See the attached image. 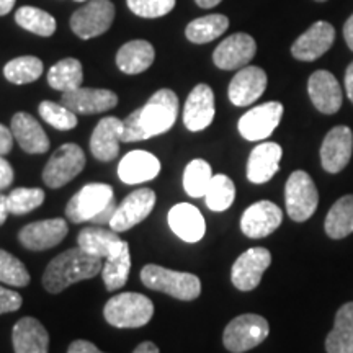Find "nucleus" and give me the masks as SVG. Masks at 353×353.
I'll return each instance as SVG.
<instances>
[{"instance_id":"obj_28","label":"nucleus","mask_w":353,"mask_h":353,"mask_svg":"<svg viewBox=\"0 0 353 353\" xmlns=\"http://www.w3.org/2000/svg\"><path fill=\"white\" fill-rule=\"evenodd\" d=\"M13 138L28 154H44L50 149V138L30 113L19 112L12 118Z\"/></svg>"},{"instance_id":"obj_7","label":"nucleus","mask_w":353,"mask_h":353,"mask_svg":"<svg viewBox=\"0 0 353 353\" xmlns=\"http://www.w3.org/2000/svg\"><path fill=\"white\" fill-rule=\"evenodd\" d=\"M286 213L296 223L307 221L316 213L319 205V193L316 183L304 170H296L290 175L285 187Z\"/></svg>"},{"instance_id":"obj_26","label":"nucleus","mask_w":353,"mask_h":353,"mask_svg":"<svg viewBox=\"0 0 353 353\" xmlns=\"http://www.w3.org/2000/svg\"><path fill=\"white\" fill-rule=\"evenodd\" d=\"M283 156L280 144L262 143L252 149L247 161V179L252 183H267L280 170Z\"/></svg>"},{"instance_id":"obj_2","label":"nucleus","mask_w":353,"mask_h":353,"mask_svg":"<svg viewBox=\"0 0 353 353\" xmlns=\"http://www.w3.org/2000/svg\"><path fill=\"white\" fill-rule=\"evenodd\" d=\"M101 268H103L101 259L87 254L77 245L56 255L48 263L46 270L43 273V286L48 293H61L70 285L90 280V278L99 275Z\"/></svg>"},{"instance_id":"obj_4","label":"nucleus","mask_w":353,"mask_h":353,"mask_svg":"<svg viewBox=\"0 0 353 353\" xmlns=\"http://www.w3.org/2000/svg\"><path fill=\"white\" fill-rule=\"evenodd\" d=\"M152 316V301L141 293L114 294L103 307L105 321L117 329L144 327Z\"/></svg>"},{"instance_id":"obj_11","label":"nucleus","mask_w":353,"mask_h":353,"mask_svg":"<svg viewBox=\"0 0 353 353\" xmlns=\"http://www.w3.org/2000/svg\"><path fill=\"white\" fill-rule=\"evenodd\" d=\"M272 254L265 247H252L239 255L232 265L231 281L239 291H252L262 281L265 270L270 267Z\"/></svg>"},{"instance_id":"obj_36","label":"nucleus","mask_w":353,"mask_h":353,"mask_svg":"<svg viewBox=\"0 0 353 353\" xmlns=\"http://www.w3.org/2000/svg\"><path fill=\"white\" fill-rule=\"evenodd\" d=\"M15 21L26 32L48 38L56 32V20L51 13L37 7H20L15 13Z\"/></svg>"},{"instance_id":"obj_14","label":"nucleus","mask_w":353,"mask_h":353,"mask_svg":"<svg viewBox=\"0 0 353 353\" xmlns=\"http://www.w3.org/2000/svg\"><path fill=\"white\" fill-rule=\"evenodd\" d=\"M353 152V132L348 126H335L325 134L321 145L322 169L339 174L347 167Z\"/></svg>"},{"instance_id":"obj_47","label":"nucleus","mask_w":353,"mask_h":353,"mask_svg":"<svg viewBox=\"0 0 353 353\" xmlns=\"http://www.w3.org/2000/svg\"><path fill=\"white\" fill-rule=\"evenodd\" d=\"M117 206H118L117 201H113L107 210L101 211V213L97 216L95 219H92V223L97 224V226H105V224H110V221H112L114 211H117Z\"/></svg>"},{"instance_id":"obj_17","label":"nucleus","mask_w":353,"mask_h":353,"mask_svg":"<svg viewBox=\"0 0 353 353\" xmlns=\"http://www.w3.org/2000/svg\"><path fill=\"white\" fill-rule=\"evenodd\" d=\"M61 103L76 114H95L117 107L118 95L107 88L79 87L76 90L64 92Z\"/></svg>"},{"instance_id":"obj_25","label":"nucleus","mask_w":353,"mask_h":353,"mask_svg":"<svg viewBox=\"0 0 353 353\" xmlns=\"http://www.w3.org/2000/svg\"><path fill=\"white\" fill-rule=\"evenodd\" d=\"M161 172V161L148 151H131L120 161L118 176L126 185H139L154 180Z\"/></svg>"},{"instance_id":"obj_41","label":"nucleus","mask_w":353,"mask_h":353,"mask_svg":"<svg viewBox=\"0 0 353 353\" xmlns=\"http://www.w3.org/2000/svg\"><path fill=\"white\" fill-rule=\"evenodd\" d=\"M8 198V210L12 214L21 216L32 213L33 210L39 208L44 201V192L41 188H26L20 187L12 190Z\"/></svg>"},{"instance_id":"obj_43","label":"nucleus","mask_w":353,"mask_h":353,"mask_svg":"<svg viewBox=\"0 0 353 353\" xmlns=\"http://www.w3.org/2000/svg\"><path fill=\"white\" fill-rule=\"evenodd\" d=\"M23 304V299L17 291L0 286V314H7V312L19 311Z\"/></svg>"},{"instance_id":"obj_16","label":"nucleus","mask_w":353,"mask_h":353,"mask_svg":"<svg viewBox=\"0 0 353 353\" xmlns=\"http://www.w3.org/2000/svg\"><path fill=\"white\" fill-rule=\"evenodd\" d=\"M257 52V43L247 33H234L219 43L213 52V61L219 69L234 70L245 68Z\"/></svg>"},{"instance_id":"obj_42","label":"nucleus","mask_w":353,"mask_h":353,"mask_svg":"<svg viewBox=\"0 0 353 353\" xmlns=\"http://www.w3.org/2000/svg\"><path fill=\"white\" fill-rule=\"evenodd\" d=\"M176 0H126L130 10L143 19H159L174 10Z\"/></svg>"},{"instance_id":"obj_20","label":"nucleus","mask_w":353,"mask_h":353,"mask_svg":"<svg viewBox=\"0 0 353 353\" xmlns=\"http://www.w3.org/2000/svg\"><path fill=\"white\" fill-rule=\"evenodd\" d=\"M267 74L257 65H245L229 83V100L236 107H247L257 101L267 88Z\"/></svg>"},{"instance_id":"obj_27","label":"nucleus","mask_w":353,"mask_h":353,"mask_svg":"<svg viewBox=\"0 0 353 353\" xmlns=\"http://www.w3.org/2000/svg\"><path fill=\"white\" fill-rule=\"evenodd\" d=\"M118 234L120 232L113 231V229H105L95 224V226L85 228L79 232L77 245L94 257L108 259L128 245V242L123 241Z\"/></svg>"},{"instance_id":"obj_33","label":"nucleus","mask_w":353,"mask_h":353,"mask_svg":"<svg viewBox=\"0 0 353 353\" xmlns=\"http://www.w3.org/2000/svg\"><path fill=\"white\" fill-rule=\"evenodd\" d=\"M229 26V19L226 15H208L201 17V19H196L190 21L185 28V37H187L188 41L195 44H205L211 43L213 39L219 38L221 34L228 30Z\"/></svg>"},{"instance_id":"obj_37","label":"nucleus","mask_w":353,"mask_h":353,"mask_svg":"<svg viewBox=\"0 0 353 353\" xmlns=\"http://www.w3.org/2000/svg\"><path fill=\"white\" fill-rule=\"evenodd\" d=\"M211 180H213V170L211 165L203 159H195L185 167L183 172V188L188 196L205 198Z\"/></svg>"},{"instance_id":"obj_35","label":"nucleus","mask_w":353,"mask_h":353,"mask_svg":"<svg viewBox=\"0 0 353 353\" xmlns=\"http://www.w3.org/2000/svg\"><path fill=\"white\" fill-rule=\"evenodd\" d=\"M44 64L37 56H20L12 59L3 68V76L15 85H25L38 81L43 76Z\"/></svg>"},{"instance_id":"obj_38","label":"nucleus","mask_w":353,"mask_h":353,"mask_svg":"<svg viewBox=\"0 0 353 353\" xmlns=\"http://www.w3.org/2000/svg\"><path fill=\"white\" fill-rule=\"evenodd\" d=\"M234 198H236V187L232 180L223 174L213 175V180L205 193L206 206L214 213H221L231 208Z\"/></svg>"},{"instance_id":"obj_13","label":"nucleus","mask_w":353,"mask_h":353,"mask_svg":"<svg viewBox=\"0 0 353 353\" xmlns=\"http://www.w3.org/2000/svg\"><path fill=\"white\" fill-rule=\"evenodd\" d=\"M69 226L63 218H52L34 221V223L26 224L19 234L20 244L25 249L33 250V252H41V250L52 249L59 245L68 236Z\"/></svg>"},{"instance_id":"obj_51","label":"nucleus","mask_w":353,"mask_h":353,"mask_svg":"<svg viewBox=\"0 0 353 353\" xmlns=\"http://www.w3.org/2000/svg\"><path fill=\"white\" fill-rule=\"evenodd\" d=\"M8 214H10V210H8V198L6 195H0V226L6 223Z\"/></svg>"},{"instance_id":"obj_5","label":"nucleus","mask_w":353,"mask_h":353,"mask_svg":"<svg viewBox=\"0 0 353 353\" xmlns=\"http://www.w3.org/2000/svg\"><path fill=\"white\" fill-rule=\"evenodd\" d=\"M270 334V325L259 314H241L224 329L223 343L231 353H244L260 345Z\"/></svg>"},{"instance_id":"obj_15","label":"nucleus","mask_w":353,"mask_h":353,"mask_svg":"<svg viewBox=\"0 0 353 353\" xmlns=\"http://www.w3.org/2000/svg\"><path fill=\"white\" fill-rule=\"evenodd\" d=\"M283 211L272 201H257L244 211L241 218V229L250 239H262L280 228Z\"/></svg>"},{"instance_id":"obj_30","label":"nucleus","mask_w":353,"mask_h":353,"mask_svg":"<svg viewBox=\"0 0 353 353\" xmlns=\"http://www.w3.org/2000/svg\"><path fill=\"white\" fill-rule=\"evenodd\" d=\"M327 353H353V303H345L335 314L334 327L325 339Z\"/></svg>"},{"instance_id":"obj_32","label":"nucleus","mask_w":353,"mask_h":353,"mask_svg":"<svg viewBox=\"0 0 353 353\" xmlns=\"http://www.w3.org/2000/svg\"><path fill=\"white\" fill-rule=\"evenodd\" d=\"M83 70L81 61L76 57H65L56 63L48 72V83L51 88L59 92H70L82 87Z\"/></svg>"},{"instance_id":"obj_31","label":"nucleus","mask_w":353,"mask_h":353,"mask_svg":"<svg viewBox=\"0 0 353 353\" xmlns=\"http://www.w3.org/2000/svg\"><path fill=\"white\" fill-rule=\"evenodd\" d=\"M324 229L330 239L350 236L353 232V195H345L334 203L325 218Z\"/></svg>"},{"instance_id":"obj_52","label":"nucleus","mask_w":353,"mask_h":353,"mask_svg":"<svg viewBox=\"0 0 353 353\" xmlns=\"http://www.w3.org/2000/svg\"><path fill=\"white\" fill-rule=\"evenodd\" d=\"M13 6H15V0H0V17L10 13L13 10Z\"/></svg>"},{"instance_id":"obj_39","label":"nucleus","mask_w":353,"mask_h":353,"mask_svg":"<svg viewBox=\"0 0 353 353\" xmlns=\"http://www.w3.org/2000/svg\"><path fill=\"white\" fill-rule=\"evenodd\" d=\"M39 117L43 118L48 125L56 128L59 131H69L77 126V114L65 107L63 103L44 100L38 107Z\"/></svg>"},{"instance_id":"obj_21","label":"nucleus","mask_w":353,"mask_h":353,"mask_svg":"<svg viewBox=\"0 0 353 353\" xmlns=\"http://www.w3.org/2000/svg\"><path fill=\"white\" fill-rule=\"evenodd\" d=\"M307 92L312 105L321 113L334 114L342 107V88L329 70H316L307 82Z\"/></svg>"},{"instance_id":"obj_50","label":"nucleus","mask_w":353,"mask_h":353,"mask_svg":"<svg viewBox=\"0 0 353 353\" xmlns=\"http://www.w3.org/2000/svg\"><path fill=\"white\" fill-rule=\"evenodd\" d=\"M132 353H161V350H159V347L156 345V343L143 342L134 348V352Z\"/></svg>"},{"instance_id":"obj_54","label":"nucleus","mask_w":353,"mask_h":353,"mask_svg":"<svg viewBox=\"0 0 353 353\" xmlns=\"http://www.w3.org/2000/svg\"><path fill=\"white\" fill-rule=\"evenodd\" d=\"M317 2H325V0H317Z\"/></svg>"},{"instance_id":"obj_1","label":"nucleus","mask_w":353,"mask_h":353,"mask_svg":"<svg viewBox=\"0 0 353 353\" xmlns=\"http://www.w3.org/2000/svg\"><path fill=\"white\" fill-rule=\"evenodd\" d=\"M179 114V97L170 88H161L143 107L126 117L121 143H138L164 134L175 125Z\"/></svg>"},{"instance_id":"obj_19","label":"nucleus","mask_w":353,"mask_h":353,"mask_svg":"<svg viewBox=\"0 0 353 353\" xmlns=\"http://www.w3.org/2000/svg\"><path fill=\"white\" fill-rule=\"evenodd\" d=\"M214 94L206 83L198 85L190 92L183 107V125L188 131L198 132L206 130L214 120Z\"/></svg>"},{"instance_id":"obj_3","label":"nucleus","mask_w":353,"mask_h":353,"mask_svg":"<svg viewBox=\"0 0 353 353\" xmlns=\"http://www.w3.org/2000/svg\"><path fill=\"white\" fill-rule=\"evenodd\" d=\"M141 281L154 291L169 294L180 301H193L201 294V281L193 273L176 272L149 263L141 270Z\"/></svg>"},{"instance_id":"obj_9","label":"nucleus","mask_w":353,"mask_h":353,"mask_svg":"<svg viewBox=\"0 0 353 353\" xmlns=\"http://www.w3.org/2000/svg\"><path fill=\"white\" fill-rule=\"evenodd\" d=\"M114 20L112 0H88L70 17V30L81 39H92L108 32Z\"/></svg>"},{"instance_id":"obj_34","label":"nucleus","mask_w":353,"mask_h":353,"mask_svg":"<svg viewBox=\"0 0 353 353\" xmlns=\"http://www.w3.org/2000/svg\"><path fill=\"white\" fill-rule=\"evenodd\" d=\"M131 270V255L130 244L123 247L120 252L112 257L105 259L103 268H101V278H103L105 288L108 291H117L126 285L128 276Z\"/></svg>"},{"instance_id":"obj_49","label":"nucleus","mask_w":353,"mask_h":353,"mask_svg":"<svg viewBox=\"0 0 353 353\" xmlns=\"http://www.w3.org/2000/svg\"><path fill=\"white\" fill-rule=\"evenodd\" d=\"M345 92L347 97L353 103V63L345 70Z\"/></svg>"},{"instance_id":"obj_10","label":"nucleus","mask_w":353,"mask_h":353,"mask_svg":"<svg viewBox=\"0 0 353 353\" xmlns=\"http://www.w3.org/2000/svg\"><path fill=\"white\" fill-rule=\"evenodd\" d=\"M156 206V193L151 188H139L130 193L117 206L108 226L117 232L130 231L148 218Z\"/></svg>"},{"instance_id":"obj_55","label":"nucleus","mask_w":353,"mask_h":353,"mask_svg":"<svg viewBox=\"0 0 353 353\" xmlns=\"http://www.w3.org/2000/svg\"><path fill=\"white\" fill-rule=\"evenodd\" d=\"M76 2H83V0H76Z\"/></svg>"},{"instance_id":"obj_44","label":"nucleus","mask_w":353,"mask_h":353,"mask_svg":"<svg viewBox=\"0 0 353 353\" xmlns=\"http://www.w3.org/2000/svg\"><path fill=\"white\" fill-rule=\"evenodd\" d=\"M13 132L12 130H8L7 126L0 125V156H7L10 154L12 148H13Z\"/></svg>"},{"instance_id":"obj_29","label":"nucleus","mask_w":353,"mask_h":353,"mask_svg":"<svg viewBox=\"0 0 353 353\" xmlns=\"http://www.w3.org/2000/svg\"><path fill=\"white\" fill-rule=\"evenodd\" d=\"M156 59L154 46L145 39H132V41L123 44L117 52V65L121 72L128 76L144 72L151 68Z\"/></svg>"},{"instance_id":"obj_22","label":"nucleus","mask_w":353,"mask_h":353,"mask_svg":"<svg viewBox=\"0 0 353 353\" xmlns=\"http://www.w3.org/2000/svg\"><path fill=\"white\" fill-rule=\"evenodd\" d=\"M125 123L117 117H107L99 121L90 138V152L97 161L110 162L120 154L121 134Z\"/></svg>"},{"instance_id":"obj_24","label":"nucleus","mask_w":353,"mask_h":353,"mask_svg":"<svg viewBox=\"0 0 353 353\" xmlns=\"http://www.w3.org/2000/svg\"><path fill=\"white\" fill-rule=\"evenodd\" d=\"M167 221L175 236L190 244L201 241L206 232L205 218L200 210L190 203H179L174 208H170Z\"/></svg>"},{"instance_id":"obj_40","label":"nucleus","mask_w":353,"mask_h":353,"mask_svg":"<svg viewBox=\"0 0 353 353\" xmlns=\"http://www.w3.org/2000/svg\"><path fill=\"white\" fill-rule=\"evenodd\" d=\"M30 273L21 260L7 250L0 249V281L6 285L23 288L30 283Z\"/></svg>"},{"instance_id":"obj_45","label":"nucleus","mask_w":353,"mask_h":353,"mask_svg":"<svg viewBox=\"0 0 353 353\" xmlns=\"http://www.w3.org/2000/svg\"><path fill=\"white\" fill-rule=\"evenodd\" d=\"M13 182V169L2 156H0V190L10 187Z\"/></svg>"},{"instance_id":"obj_6","label":"nucleus","mask_w":353,"mask_h":353,"mask_svg":"<svg viewBox=\"0 0 353 353\" xmlns=\"http://www.w3.org/2000/svg\"><path fill=\"white\" fill-rule=\"evenodd\" d=\"M114 201L113 188L107 183H87L70 198L65 216L70 223H85L99 216Z\"/></svg>"},{"instance_id":"obj_12","label":"nucleus","mask_w":353,"mask_h":353,"mask_svg":"<svg viewBox=\"0 0 353 353\" xmlns=\"http://www.w3.org/2000/svg\"><path fill=\"white\" fill-rule=\"evenodd\" d=\"M283 117V105L280 101H267L242 114L239 132L247 141H262L272 134Z\"/></svg>"},{"instance_id":"obj_18","label":"nucleus","mask_w":353,"mask_h":353,"mask_svg":"<svg viewBox=\"0 0 353 353\" xmlns=\"http://www.w3.org/2000/svg\"><path fill=\"white\" fill-rule=\"evenodd\" d=\"M335 39L334 26L327 21H316L299 37L291 46V54L294 59L311 63L332 48Z\"/></svg>"},{"instance_id":"obj_48","label":"nucleus","mask_w":353,"mask_h":353,"mask_svg":"<svg viewBox=\"0 0 353 353\" xmlns=\"http://www.w3.org/2000/svg\"><path fill=\"white\" fill-rule=\"evenodd\" d=\"M343 38H345L347 46L353 51V13L348 17L345 25H343Z\"/></svg>"},{"instance_id":"obj_23","label":"nucleus","mask_w":353,"mask_h":353,"mask_svg":"<svg viewBox=\"0 0 353 353\" xmlns=\"http://www.w3.org/2000/svg\"><path fill=\"white\" fill-rule=\"evenodd\" d=\"M12 343L15 353H48L50 334L38 319L26 316L13 325Z\"/></svg>"},{"instance_id":"obj_46","label":"nucleus","mask_w":353,"mask_h":353,"mask_svg":"<svg viewBox=\"0 0 353 353\" xmlns=\"http://www.w3.org/2000/svg\"><path fill=\"white\" fill-rule=\"evenodd\" d=\"M68 353H105L88 341H74L68 348Z\"/></svg>"},{"instance_id":"obj_53","label":"nucleus","mask_w":353,"mask_h":353,"mask_svg":"<svg viewBox=\"0 0 353 353\" xmlns=\"http://www.w3.org/2000/svg\"><path fill=\"white\" fill-rule=\"evenodd\" d=\"M195 2L198 3V7L201 8H213L216 6H219L221 0H195Z\"/></svg>"},{"instance_id":"obj_8","label":"nucleus","mask_w":353,"mask_h":353,"mask_svg":"<svg viewBox=\"0 0 353 353\" xmlns=\"http://www.w3.org/2000/svg\"><path fill=\"white\" fill-rule=\"evenodd\" d=\"M85 167V152L79 144L68 143L52 154L43 170V182L50 188H61L81 174Z\"/></svg>"}]
</instances>
